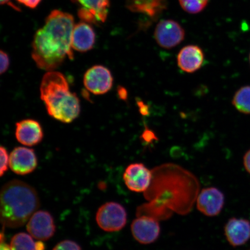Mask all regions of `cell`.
<instances>
[{
    "label": "cell",
    "mask_w": 250,
    "mask_h": 250,
    "mask_svg": "<svg viewBox=\"0 0 250 250\" xmlns=\"http://www.w3.org/2000/svg\"><path fill=\"white\" fill-rule=\"evenodd\" d=\"M30 234L19 233L12 237L11 242L12 250H38L37 242L34 241Z\"/></svg>",
    "instance_id": "cell-19"
},
{
    "label": "cell",
    "mask_w": 250,
    "mask_h": 250,
    "mask_svg": "<svg viewBox=\"0 0 250 250\" xmlns=\"http://www.w3.org/2000/svg\"><path fill=\"white\" fill-rule=\"evenodd\" d=\"M126 6L130 11L155 20L167 8V2L166 0H126Z\"/></svg>",
    "instance_id": "cell-16"
},
{
    "label": "cell",
    "mask_w": 250,
    "mask_h": 250,
    "mask_svg": "<svg viewBox=\"0 0 250 250\" xmlns=\"http://www.w3.org/2000/svg\"><path fill=\"white\" fill-rule=\"evenodd\" d=\"M0 250H12L10 246L7 245V243L1 242V248Z\"/></svg>",
    "instance_id": "cell-29"
},
{
    "label": "cell",
    "mask_w": 250,
    "mask_h": 250,
    "mask_svg": "<svg viewBox=\"0 0 250 250\" xmlns=\"http://www.w3.org/2000/svg\"><path fill=\"white\" fill-rule=\"evenodd\" d=\"M96 220L99 227L103 230L109 232H117L126 226V209L117 202L106 203L99 208Z\"/></svg>",
    "instance_id": "cell-4"
},
{
    "label": "cell",
    "mask_w": 250,
    "mask_h": 250,
    "mask_svg": "<svg viewBox=\"0 0 250 250\" xmlns=\"http://www.w3.org/2000/svg\"><path fill=\"white\" fill-rule=\"evenodd\" d=\"M118 95L121 99L126 100L127 98V92L124 87H120L118 89Z\"/></svg>",
    "instance_id": "cell-28"
},
{
    "label": "cell",
    "mask_w": 250,
    "mask_h": 250,
    "mask_svg": "<svg viewBox=\"0 0 250 250\" xmlns=\"http://www.w3.org/2000/svg\"><path fill=\"white\" fill-rule=\"evenodd\" d=\"M27 230L33 238L39 241H46L54 235V218L48 211H37L28 221Z\"/></svg>",
    "instance_id": "cell-9"
},
{
    "label": "cell",
    "mask_w": 250,
    "mask_h": 250,
    "mask_svg": "<svg viewBox=\"0 0 250 250\" xmlns=\"http://www.w3.org/2000/svg\"><path fill=\"white\" fill-rule=\"evenodd\" d=\"M243 164L247 171L250 174V149L244 156Z\"/></svg>",
    "instance_id": "cell-25"
},
{
    "label": "cell",
    "mask_w": 250,
    "mask_h": 250,
    "mask_svg": "<svg viewBox=\"0 0 250 250\" xmlns=\"http://www.w3.org/2000/svg\"><path fill=\"white\" fill-rule=\"evenodd\" d=\"M143 139L146 142H150L151 140L156 139L154 133L151 130H146L143 135Z\"/></svg>",
    "instance_id": "cell-26"
},
{
    "label": "cell",
    "mask_w": 250,
    "mask_h": 250,
    "mask_svg": "<svg viewBox=\"0 0 250 250\" xmlns=\"http://www.w3.org/2000/svg\"><path fill=\"white\" fill-rule=\"evenodd\" d=\"M225 235L231 246L245 245L250 239V223L245 219L230 218L224 228Z\"/></svg>",
    "instance_id": "cell-13"
},
{
    "label": "cell",
    "mask_w": 250,
    "mask_h": 250,
    "mask_svg": "<svg viewBox=\"0 0 250 250\" xmlns=\"http://www.w3.org/2000/svg\"><path fill=\"white\" fill-rule=\"evenodd\" d=\"M113 77L108 68L102 65H96L86 71L83 84L89 92L96 95L107 93L113 85Z\"/></svg>",
    "instance_id": "cell-5"
},
{
    "label": "cell",
    "mask_w": 250,
    "mask_h": 250,
    "mask_svg": "<svg viewBox=\"0 0 250 250\" xmlns=\"http://www.w3.org/2000/svg\"><path fill=\"white\" fill-rule=\"evenodd\" d=\"M15 136L18 142L26 146H34L42 142L43 132L42 125L32 119L16 124Z\"/></svg>",
    "instance_id": "cell-12"
},
{
    "label": "cell",
    "mask_w": 250,
    "mask_h": 250,
    "mask_svg": "<svg viewBox=\"0 0 250 250\" xmlns=\"http://www.w3.org/2000/svg\"><path fill=\"white\" fill-rule=\"evenodd\" d=\"M154 38L158 44L165 49L174 48L185 39V31L173 20H162L156 25Z\"/></svg>",
    "instance_id": "cell-6"
},
{
    "label": "cell",
    "mask_w": 250,
    "mask_h": 250,
    "mask_svg": "<svg viewBox=\"0 0 250 250\" xmlns=\"http://www.w3.org/2000/svg\"><path fill=\"white\" fill-rule=\"evenodd\" d=\"M96 35L92 27L86 22L75 25L72 35V48L80 52L91 50L95 45Z\"/></svg>",
    "instance_id": "cell-15"
},
{
    "label": "cell",
    "mask_w": 250,
    "mask_h": 250,
    "mask_svg": "<svg viewBox=\"0 0 250 250\" xmlns=\"http://www.w3.org/2000/svg\"><path fill=\"white\" fill-rule=\"evenodd\" d=\"M0 215L4 226H23L38 210L40 198L35 189L20 180L9 181L0 193Z\"/></svg>",
    "instance_id": "cell-1"
},
{
    "label": "cell",
    "mask_w": 250,
    "mask_h": 250,
    "mask_svg": "<svg viewBox=\"0 0 250 250\" xmlns=\"http://www.w3.org/2000/svg\"><path fill=\"white\" fill-rule=\"evenodd\" d=\"M9 167L16 174L26 175L36 169L37 156L34 149L19 146L9 155Z\"/></svg>",
    "instance_id": "cell-11"
},
{
    "label": "cell",
    "mask_w": 250,
    "mask_h": 250,
    "mask_svg": "<svg viewBox=\"0 0 250 250\" xmlns=\"http://www.w3.org/2000/svg\"><path fill=\"white\" fill-rule=\"evenodd\" d=\"M0 155H1V166H0V176H3L5 172L8 170L9 165V156L7 150L4 146L0 148Z\"/></svg>",
    "instance_id": "cell-21"
},
{
    "label": "cell",
    "mask_w": 250,
    "mask_h": 250,
    "mask_svg": "<svg viewBox=\"0 0 250 250\" xmlns=\"http://www.w3.org/2000/svg\"><path fill=\"white\" fill-rule=\"evenodd\" d=\"M152 178V171L140 163L128 166L123 176L127 188L135 192H146L151 186Z\"/></svg>",
    "instance_id": "cell-8"
},
{
    "label": "cell",
    "mask_w": 250,
    "mask_h": 250,
    "mask_svg": "<svg viewBox=\"0 0 250 250\" xmlns=\"http://www.w3.org/2000/svg\"><path fill=\"white\" fill-rule=\"evenodd\" d=\"M133 236L142 245H149L156 241L161 233V227L157 219L146 215H139L131 225Z\"/></svg>",
    "instance_id": "cell-7"
},
{
    "label": "cell",
    "mask_w": 250,
    "mask_h": 250,
    "mask_svg": "<svg viewBox=\"0 0 250 250\" xmlns=\"http://www.w3.org/2000/svg\"><path fill=\"white\" fill-rule=\"evenodd\" d=\"M19 2L30 8H35L39 5L42 0H17Z\"/></svg>",
    "instance_id": "cell-24"
},
{
    "label": "cell",
    "mask_w": 250,
    "mask_h": 250,
    "mask_svg": "<svg viewBox=\"0 0 250 250\" xmlns=\"http://www.w3.org/2000/svg\"></svg>",
    "instance_id": "cell-31"
},
{
    "label": "cell",
    "mask_w": 250,
    "mask_h": 250,
    "mask_svg": "<svg viewBox=\"0 0 250 250\" xmlns=\"http://www.w3.org/2000/svg\"><path fill=\"white\" fill-rule=\"evenodd\" d=\"M53 250H82L77 243L71 240H64L59 243Z\"/></svg>",
    "instance_id": "cell-22"
},
{
    "label": "cell",
    "mask_w": 250,
    "mask_h": 250,
    "mask_svg": "<svg viewBox=\"0 0 250 250\" xmlns=\"http://www.w3.org/2000/svg\"><path fill=\"white\" fill-rule=\"evenodd\" d=\"M0 59H1L0 73L2 75L8 70L9 64H10V61H9V56L7 53L2 51V50L1 51V54H0Z\"/></svg>",
    "instance_id": "cell-23"
},
{
    "label": "cell",
    "mask_w": 250,
    "mask_h": 250,
    "mask_svg": "<svg viewBox=\"0 0 250 250\" xmlns=\"http://www.w3.org/2000/svg\"><path fill=\"white\" fill-rule=\"evenodd\" d=\"M40 97L50 116L63 123H70L79 116L80 99L70 91L66 78L60 72L50 71L43 77Z\"/></svg>",
    "instance_id": "cell-2"
},
{
    "label": "cell",
    "mask_w": 250,
    "mask_h": 250,
    "mask_svg": "<svg viewBox=\"0 0 250 250\" xmlns=\"http://www.w3.org/2000/svg\"><path fill=\"white\" fill-rule=\"evenodd\" d=\"M10 2V0H1V4L4 5L5 4H8Z\"/></svg>",
    "instance_id": "cell-30"
},
{
    "label": "cell",
    "mask_w": 250,
    "mask_h": 250,
    "mask_svg": "<svg viewBox=\"0 0 250 250\" xmlns=\"http://www.w3.org/2000/svg\"><path fill=\"white\" fill-rule=\"evenodd\" d=\"M205 55L199 46L187 45L181 49L177 56V63L181 70L188 73H195L201 68Z\"/></svg>",
    "instance_id": "cell-14"
},
{
    "label": "cell",
    "mask_w": 250,
    "mask_h": 250,
    "mask_svg": "<svg viewBox=\"0 0 250 250\" xmlns=\"http://www.w3.org/2000/svg\"><path fill=\"white\" fill-rule=\"evenodd\" d=\"M232 104L237 111L250 114V86L242 87L234 94Z\"/></svg>",
    "instance_id": "cell-18"
},
{
    "label": "cell",
    "mask_w": 250,
    "mask_h": 250,
    "mask_svg": "<svg viewBox=\"0 0 250 250\" xmlns=\"http://www.w3.org/2000/svg\"><path fill=\"white\" fill-rule=\"evenodd\" d=\"M31 56L37 67L48 71L60 67L65 59L74 58L71 45L43 27L34 37Z\"/></svg>",
    "instance_id": "cell-3"
},
{
    "label": "cell",
    "mask_w": 250,
    "mask_h": 250,
    "mask_svg": "<svg viewBox=\"0 0 250 250\" xmlns=\"http://www.w3.org/2000/svg\"><path fill=\"white\" fill-rule=\"evenodd\" d=\"M137 103H138V105L139 107H140V111L141 113H142L144 115H148V110L147 106L145 105V104H144V103H142V102H139Z\"/></svg>",
    "instance_id": "cell-27"
},
{
    "label": "cell",
    "mask_w": 250,
    "mask_h": 250,
    "mask_svg": "<svg viewBox=\"0 0 250 250\" xmlns=\"http://www.w3.org/2000/svg\"><path fill=\"white\" fill-rule=\"evenodd\" d=\"M181 7L188 13H199L207 6L208 0H179Z\"/></svg>",
    "instance_id": "cell-20"
},
{
    "label": "cell",
    "mask_w": 250,
    "mask_h": 250,
    "mask_svg": "<svg viewBox=\"0 0 250 250\" xmlns=\"http://www.w3.org/2000/svg\"><path fill=\"white\" fill-rule=\"evenodd\" d=\"M224 204V193L215 187L202 189L196 199L197 208L208 217H214L220 214Z\"/></svg>",
    "instance_id": "cell-10"
},
{
    "label": "cell",
    "mask_w": 250,
    "mask_h": 250,
    "mask_svg": "<svg viewBox=\"0 0 250 250\" xmlns=\"http://www.w3.org/2000/svg\"><path fill=\"white\" fill-rule=\"evenodd\" d=\"M83 8L96 14L99 22H104L107 18L109 0H76Z\"/></svg>",
    "instance_id": "cell-17"
}]
</instances>
